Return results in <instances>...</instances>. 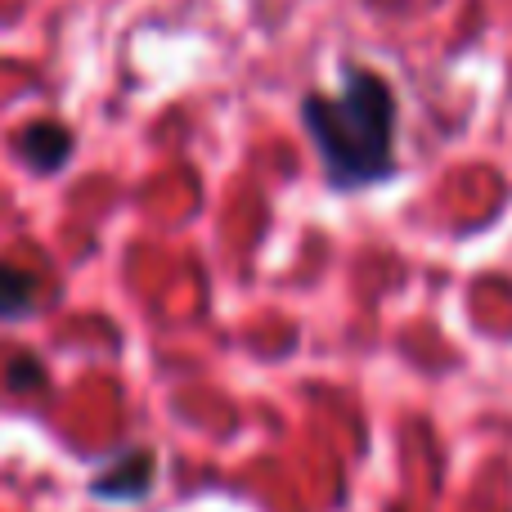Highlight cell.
Masks as SVG:
<instances>
[{
    "mask_svg": "<svg viewBox=\"0 0 512 512\" xmlns=\"http://www.w3.org/2000/svg\"><path fill=\"white\" fill-rule=\"evenodd\" d=\"M301 126L337 194L378 185L396 171V95L369 68H351L342 95H306Z\"/></svg>",
    "mask_w": 512,
    "mask_h": 512,
    "instance_id": "cell-1",
    "label": "cell"
},
{
    "mask_svg": "<svg viewBox=\"0 0 512 512\" xmlns=\"http://www.w3.org/2000/svg\"><path fill=\"white\" fill-rule=\"evenodd\" d=\"M153 477H158V459L153 450H126L113 468H104L95 481H90V495L99 504H140L144 495L153 490Z\"/></svg>",
    "mask_w": 512,
    "mask_h": 512,
    "instance_id": "cell-2",
    "label": "cell"
},
{
    "mask_svg": "<svg viewBox=\"0 0 512 512\" xmlns=\"http://www.w3.org/2000/svg\"><path fill=\"white\" fill-rule=\"evenodd\" d=\"M14 153L36 176H54V171H63V162L72 158V131L59 122H27L14 140Z\"/></svg>",
    "mask_w": 512,
    "mask_h": 512,
    "instance_id": "cell-3",
    "label": "cell"
},
{
    "mask_svg": "<svg viewBox=\"0 0 512 512\" xmlns=\"http://www.w3.org/2000/svg\"><path fill=\"white\" fill-rule=\"evenodd\" d=\"M36 274L18 270V265L0 261V324H14V319H27L36 310Z\"/></svg>",
    "mask_w": 512,
    "mask_h": 512,
    "instance_id": "cell-4",
    "label": "cell"
},
{
    "mask_svg": "<svg viewBox=\"0 0 512 512\" xmlns=\"http://www.w3.org/2000/svg\"><path fill=\"white\" fill-rule=\"evenodd\" d=\"M5 387L18 391V396H32V391H45V364L36 355H14L5 364Z\"/></svg>",
    "mask_w": 512,
    "mask_h": 512,
    "instance_id": "cell-5",
    "label": "cell"
}]
</instances>
